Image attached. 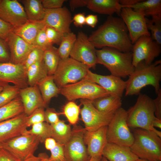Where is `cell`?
I'll use <instances>...</instances> for the list:
<instances>
[{
    "label": "cell",
    "mask_w": 161,
    "mask_h": 161,
    "mask_svg": "<svg viewBox=\"0 0 161 161\" xmlns=\"http://www.w3.org/2000/svg\"><path fill=\"white\" fill-rule=\"evenodd\" d=\"M60 114L54 108L47 107L44 111L45 122L50 125L55 124L60 120Z\"/></svg>",
    "instance_id": "ee69618b"
},
{
    "label": "cell",
    "mask_w": 161,
    "mask_h": 161,
    "mask_svg": "<svg viewBox=\"0 0 161 161\" xmlns=\"http://www.w3.org/2000/svg\"><path fill=\"white\" fill-rule=\"evenodd\" d=\"M9 49L5 40L0 38V63L10 62Z\"/></svg>",
    "instance_id": "f6af8a7d"
},
{
    "label": "cell",
    "mask_w": 161,
    "mask_h": 161,
    "mask_svg": "<svg viewBox=\"0 0 161 161\" xmlns=\"http://www.w3.org/2000/svg\"><path fill=\"white\" fill-rule=\"evenodd\" d=\"M100 161H108L106 158L102 157Z\"/></svg>",
    "instance_id": "6125c7cd"
},
{
    "label": "cell",
    "mask_w": 161,
    "mask_h": 161,
    "mask_svg": "<svg viewBox=\"0 0 161 161\" xmlns=\"http://www.w3.org/2000/svg\"><path fill=\"white\" fill-rule=\"evenodd\" d=\"M40 159V161H50L49 159V156L46 153H39L38 156Z\"/></svg>",
    "instance_id": "9f6ffc18"
},
{
    "label": "cell",
    "mask_w": 161,
    "mask_h": 161,
    "mask_svg": "<svg viewBox=\"0 0 161 161\" xmlns=\"http://www.w3.org/2000/svg\"><path fill=\"white\" fill-rule=\"evenodd\" d=\"M153 126L154 127L161 128V119H160L156 117L154 119L152 123Z\"/></svg>",
    "instance_id": "6f0895ef"
},
{
    "label": "cell",
    "mask_w": 161,
    "mask_h": 161,
    "mask_svg": "<svg viewBox=\"0 0 161 161\" xmlns=\"http://www.w3.org/2000/svg\"><path fill=\"white\" fill-rule=\"evenodd\" d=\"M27 118V116L24 112L0 122V143L26 132Z\"/></svg>",
    "instance_id": "ffe728a7"
},
{
    "label": "cell",
    "mask_w": 161,
    "mask_h": 161,
    "mask_svg": "<svg viewBox=\"0 0 161 161\" xmlns=\"http://www.w3.org/2000/svg\"><path fill=\"white\" fill-rule=\"evenodd\" d=\"M3 148V146H2V143H0V148Z\"/></svg>",
    "instance_id": "e7e4bbea"
},
{
    "label": "cell",
    "mask_w": 161,
    "mask_h": 161,
    "mask_svg": "<svg viewBox=\"0 0 161 161\" xmlns=\"http://www.w3.org/2000/svg\"><path fill=\"white\" fill-rule=\"evenodd\" d=\"M37 85L47 106L52 98L60 94V89L55 83L53 75H48L40 81Z\"/></svg>",
    "instance_id": "484cf974"
},
{
    "label": "cell",
    "mask_w": 161,
    "mask_h": 161,
    "mask_svg": "<svg viewBox=\"0 0 161 161\" xmlns=\"http://www.w3.org/2000/svg\"><path fill=\"white\" fill-rule=\"evenodd\" d=\"M65 0H41L45 9H53L62 7Z\"/></svg>",
    "instance_id": "7dc6e473"
},
{
    "label": "cell",
    "mask_w": 161,
    "mask_h": 161,
    "mask_svg": "<svg viewBox=\"0 0 161 161\" xmlns=\"http://www.w3.org/2000/svg\"><path fill=\"white\" fill-rule=\"evenodd\" d=\"M19 96L24 107V113L27 116L36 109L40 108H45L47 106L37 85L20 89Z\"/></svg>",
    "instance_id": "7402d4cb"
},
{
    "label": "cell",
    "mask_w": 161,
    "mask_h": 161,
    "mask_svg": "<svg viewBox=\"0 0 161 161\" xmlns=\"http://www.w3.org/2000/svg\"><path fill=\"white\" fill-rule=\"evenodd\" d=\"M20 89L14 85H7L0 92V107L10 103L19 96Z\"/></svg>",
    "instance_id": "74e56055"
},
{
    "label": "cell",
    "mask_w": 161,
    "mask_h": 161,
    "mask_svg": "<svg viewBox=\"0 0 161 161\" xmlns=\"http://www.w3.org/2000/svg\"><path fill=\"white\" fill-rule=\"evenodd\" d=\"M46 26L39 32L32 44L34 47L42 50L47 49L53 46L49 41L45 32Z\"/></svg>",
    "instance_id": "f35d334b"
},
{
    "label": "cell",
    "mask_w": 161,
    "mask_h": 161,
    "mask_svg": "<svg viewBox=\"0 0 161 161\" xmlns=\"http://www.w3.org/2000/svg\"><path fill=\"white\" fill-rule=\"evenodd\" d=\"M102 157V156L92 157L88 161H100Z\"/></svg>",
    "instance_id": "91938a15"
},
{
    "label": "cell",
    "mask_w": 161,
    "mask_h": 161,
    "mask_svg": "<svg viewBox=\"0 0 161 161\" xmlns=\"http://www.w3.org/2000/svg\"><path fill=\"white\" fill-rule=\"evenodd\" d=\"M50 125L52 131V137L57 143L64 145L71 135L72 130L70 125L66 124L64 120H60L56 123Z\"/></svg>",
    "instance_id": "1f68e13d"
},
{
    "label": "cell",
    "mask_w": 161,
    "mask_h": 161,
    "mask_svg": "<svg viewBox=\"0 0 161 161\" xmlns=\"http://www.w3.org/2000/svg\"><path fill=\"white\" fill-rule=\"evenodd\" d=\"M98 21L97 15L89 14L86 17V24L94 28L96 26Z\"/></svg>",
    "instance_id": "f5cc1de1"
},
{
    "label": "cell",
    "mask_w": 161,
    "mask_h": 161,
    "mask_svg": "<svg viewBox=\"0 0 161 161\" xmlns=\"http://www.w3.org/2000/svg\"><path fill=\"white\" fill-rule=\"evenodd\" d=\"M88 0H70L69 1L71 10L73 11L78 7L86 6Z\"/></svg>",
    "instance_id": "816d5d0a"
},
{
    "label": "cell",
    "mask_w": 161,
    "mask_h": 161,
    "mask_svg": "<svg viewBox=\"0 0 161 161\" xmlns=\"http://www.w3.org/2000/svg\"><path fill=\"white\" fill-rule=\"evenodd\" d=\"M86 7L94 12L109 16L115 13L120 16L122 8L119 0H88Z\"/></svg>",
    "instance_id": "cb8c5ba5"
},
{
    "label": "cell",
    "mask_w": 161,
    "mask_h": 161,
    "mask_svg": "<svg viewBox=\"0 0 161 161\" xmlns=\"http://www.w3.org/2000/svg\"><path fill=\"white\" fill-rule=\"evenodd\" d=\"M80 105H78L73 101H69L62 109L61 114L64 115L70 125H76L79 119L80 113Z\"/></svg>",
    "instance_id": "e575fe53"
},
{
    "label": "cell",
    "mask_w": 161,
    "mask_h": 161,
    "mask_svg": "<svg viewBox=\"0 0 161 161\" xmlns=\"http://www.w3.org/2000/svg\"><path fill=\"white\" fill-rule=\"evenodd\" d=\"M43 20L46 26L55 29L64 35L71 32L70 25L72 22L71 14L65 7L45 9Z\"/></svg>",
    "instance_id": "e0dca14e"
},
{
    "label": "cell",
    "mask_w": 161,
    "mask_h": 161,
    "mask_svg": "<svg viewBox=\"0 0 161 161\" xmlns=\"http://www.w3.org/2000/svg\"><path fill=\"white\" fill-rule=\"evenodd\" d=\"M46 26L43 20H28L22 25L14 28L13 32L32 45L39 32Z\"/></svg>",
    "instance_id": "d4e9b609"
},
{
    "label": "cell",
    "mask_w": 161,
    "mask_h": 161,
    "mask_svg": "<svg viewBox=\"0 0 161 161\" xmlns=\"http://www.w3.org/2000/svg\"><path fill=\"white\" fill-rule=\"evenodd\" d=\"M24 161H40V159L38 156L33 155L30 156Z\"/></svg>",
    "instance_id": "680465c9"
},
{
    "label": "cell",
    "mask_w": 161,
    "mask_h": 161,
    "mask_svg": "<svg viewBox=\"0 0 161 161\" xmlns=\"http://www.w3.org/2000/svg\"><path fill=\"white\" fill-rule=\"evenodd\" d=\"M44 143L46 148L49 151L54 147L57 143L55 140L52 137L46 139Z\"/></svg>",
    "instance_id": "db71d44e"
},
{
    "label": "cell",
    "mask_w": 161,
    "mask_h": 161,
    "mask_svg": "<svg viewBox=\"0 0 161 161\" xmlns=\"http://www.w3.org/2000/svg\"><path fill=\"white\" fill-rule=\"evenodd\" d=\"M71 137L64 145L65 161H88L89 155L84 141V128L74 125Z\"/></svg>",
    "instance_id": "7c38bea8"
},
{
    "label": "cell",
    "mask_w": 161,
    "mask_h": 161,
    "mask_svg": "<svg viewBox=\"0 0 161 161\" xmlns=\"http://www.w3.org/2000/svg\"><path fill=\"white\" fill-rule=\"evenodd\" d=\"M61 59L57 48L54 46L44 51L43 60L47 69L48 75H54Z\"/></svg>",
    "instance_id": "d6a6232c"
},
{
    "label": "cell",
    "mask_w": 161,
    "mask_h": 161,
    "mask_svg": "<svg viewBox=\"0 0 161 161\" xmlns=\"http://www.w3.org/2000/svg\"><path fill=\"white\" fill-rule=\"evenodd\" d=\"M0 161H20L6 149L0 148Z\"/></svg>",
    "instance_id": "681fc988"
},
{
    "label": "cell",
    "mask_w": 161,
    "mask_h": 161,
    "mask_svg": "<svg viewBox=\"0 0 161 161\" xmlns=\"http://www.w3.org/2000/svg\"><path fill=\"white\" fill-rule=\"evenodd\" d=\"M0 18L15 28L22 25L28 20L23 6L17 0H1Z\"/></svg>",
    "instance_id": "2e32d148"
},
{
    "label": "cell",
    "mask_w": 161,
    "mask_h": 161,
    "mask_svg": "<svg viewBox=\"0 0 161 161\" xmlns=\"http://www.w3.org/2000/svg\"><path fill=\"white\" fill-rule=\"evenodd\" d=\"M98 110L103 112H115L121 107V98L116 95H109L91 101Z\"/></svg>",
    "instance_id": "f546056e"
},
{
    "label": "cell",
    "mask_w": 161,
    "mask_h": 161,
    "mask_svg": "<svg viewBox=\"0 0 161 161\" xmlns=\"http://www.w3.org/2000/svg\"><path fill=\"white\" fill-rule=\"evenodd\" d=\"M130 7L134 10L143 13L144 16L151 18L161 17V0H142Z\"/></svg>",
    "instance_id": "f1b7e54d"
},
{
    "label": "cell",
    "mask_w": 161,
    "mask_h": 161,
    "mask_svg": "<svg viewBox=\"0 0 161 161\" xmlns=\"http://www.w3.org/2000/svg\"><path fill=\"white\" fill-rule=\"evenodd\" d=\"M102 155L108 161H134L139 158L129 147L108 142L103 151Z\"/></svg>",
    "instance_id": "603a6c76"
},
{
    "label": "cell",
    "mask_w": 161,
    "mask_h": 161,
    "mask_svg": "<svg viewBox=\"0 0 161 161\" xmlns=\"http://www.w3.org/2000/svg\"><path fill=\"white\" fill-rule=\"evenodd\" d=\"M134 161H149L139 158L138 159H137V160H135Z\"/></svg>",
    "instance_id": "94428289"
},
{
    "label": "cell",
    "mask_w": 161,
    "mask_h": 161,
    "mask_svg": "<svg viewBox=\"0 0 161 161\" xmlns=\"http://www.w3.org/2000/svg\"><path fill=\"white\" fill-rule=\"evenodd\" d=\"M44 52L42 50L35 47L31 51L23 63L26 71L30 65L36 62L43 60Z\"/></svg>",
    "instance_id": "ab89813d"
},
{
    "label": "cell",
    "mask_w": 161,
    "mask_h": 161,
    "mask_svg": "<svg viewBox=\"0 0 161 161\" xmlns=\"http://www.w3.org/2000/svg\"><path fill=\"white\" fill-rule=\"evenodd\" d=\"M161 45L152 38L151 35H143L133 44L132 50V64L135 67L140 62L147 64L152 63L161 52Z\"/></svg>",
    "instance_id": "8fae6325"
},
{
    "label": "cell",
    "mask_w": 161,
    "mask_h": 161,
    "mask_svg": "<svg viewBox=\"0 0 161 161\" xmlns=\"http://www.w3.org/2000/svg\"><path fill=\"white\" fill-rule=\"evenodd\" d=\"M51 155L49 157L50 161H65L64 145L57 143L56 145L50 150Z\"/></svg>",
    "instance_id": "7bdbcfd3"
},
{
    "label": "cell",
    "mask_w": 161,
    "mask_h": 161,
    "mask_svg": "<svg viewBox=\"0 0 161 161\" xmlns=\"http://www.w3.org/2000/svg\"><path fill=\"white\" fill-rule=\"evenodd\" d=\"M29 133L36 135L40 139L41 143H44L47 138L52 137V129L51 125L45 122L36 123L32 125Z\"/></svg>",
    "instance_id": "d590c367"
},
{
    "label": "cell",
    "mask_w": 161,
    "mask_h": 161,
    "mask_svg": "<svg viewBox=\"0 0 161 161\" xmlns=\"http://www.w3.org/2000/svg\"><path fill=\"white\" fill-rule=\"evenodd\" d=\"M95 48L83 32H78L70 54V58L80 62L89 68L95 69L97 64Z\"/></svg>",
    "instance_id": "4fadbf2b"
},
{
    "label": "cell",
    "mask_w": 161,
    "mask_h": 161,
    "mask_svg": "<svg viewBox=\"0 0 161 161\" xmlns=\"http://www.w3.org/2000/svg\"><path fill=\"white\" fill-rule=\"evenodd\" d=\"M157 97L153 100L155 116L157 118L161 119V89L157 94Z\"/></svg>",
    "instance_id": "c3c4849f"
},
{
    "label": "cell",
    "mask_w": 161,
    "mask_h": 161,
    "mask_svg": "<svg viewBox=\"0 0 161 161\" xmlns=\"http://www.w3.org/2000/svg\"><path fill=\"white\" fill-rule=\"evenodd\" d=\"M141 0H119L120 4L122 7H129L141 1Z\"/></svg>",
    "instance_id": "11a10c76"
},
{
    "label": "cell",
    "mask_w": 161,
    "mask_h": 161,
    "mask_svg": "<svg viewBox=\"0 0 161 161\" xmlns=\"http://www.w3.org/2000/svg\"><path fill=\"white\" fill-rule=\"evenodd\" d=\"M148 29L151 32V37L154 40L161 44V17H154L149 19L145 18Z\"/></svg>",
    "instance_id": "8d00e7d4"
},
{
    "label": "cell",
    "mask_w": 161,
    "mask_h": 161,
    "mask_svg": "<svg viewBox=\"0 0 161 161\" xmlns=\"http://www.w3.org/2000/svg\"><path fill=\"white\" fill-rule=\"evenodd\" d=\"M60 94L69 101L78 99L93 101L111 95L99 85L85 78L64 86L60 89Z\"/></svg>",
    "instance_id": "8992f818"
},
{
    "label": "cell",
    "mask_w": 161,
    "mask_h": 161,
    "mask_svg": "<svg viewBox=\"0 0 161 161\" xmlns=\"http://www.w3.org/2000/svg\"><path fill=\"white\" fill-rule=\"evenodd\" d=\"M95 48L109 47L123 52L132 51L133 44L127 27L121 18L109 16L104 23L88 37Z\"/></svg>",
    "instance_id": "6da1fadb"
},
{
    "label": "cell",
    "mask_w": 161,
    "mask_h": 161,
    "mask_svg": "<svg viewBox=\"0 0 161 161\" xmlns=\"http://www.w3.org/2000/svg\"><path fill=\"white\" fill-rule=\"evenodd\" d=\"M26 72L29 86L37 85L40 81L48 75L47 69L43 60L30 65Z\"/></svg>",
    "instance_id": "83f0119b"
},
{
    "label": "cell",
    "mask_w": 161,
    "mask_h": 161,
    "mask_svg": "<svg viewBox=\"0 0 161 161\" xmlns=\"http://www.w3.org/2000/svg\"><path fill=\"white\" fill-rule=\"evenodd\" d=\"M15 27L9 23L0 18V38L5 40L9 34L13 32Z\"/></svg>",
    "instance_id": "bcb514c9"
},
{
    "label": "cell",
    "mask_w": 161,
    "mask_h": 161,
    "mask_svg": "<svg viewBox=\"0 0 161 161\" xmlns=\"http://www.w3.org/2000/svg\"><path fill=\"white\" fill-rule=\"evenodd\" d=\"M89 69L84 64L70 57L61 59L53 75L54 81L61 89L85 78Z\"/></svg>",
    "instance_id": "52a82bcc"
},
{
    "label": "cell",
    "mask_w": 161,
    "mask_h": 161,
    "mask_svg": "<svg viewBox=\"0 0 161 161\" xmlns=\"http://www.w3.org/2000/svg\"><path fill=\"white\" fill-rule=\"evenodd\" d=\"M81 119L83 122L84 129L87 131H95L100 128L108 126L113 117L115 112H105L97 109L91 101L80 99Z\"/></svg>",
    "instance_id": "30bf717a"
},
{
    "label": "cell",
    "mask_w": 161,
    "mask_h": 161,
    "mask_svg": "<svg viewBox=\"0 0 161 161\" xmlns=\"http://www.w3.org/2000/svg\"><path fill=\"white\" fill-rule=\"evenodd\" d=\"M99 85L111 95L121 98L125 90L126 82L121 78L111 75H104L92 72L89 69L85 78Z\"/></svg>",
    "instance_id": "ac0fdd59"
},
{
    "label": "cell",
    "mask_w": 161,
    "mask_h": 161,
    "mask_svg": "<svg viewBox=\"0 0 161 161\" xmlns=\"http://www.w3.org/2000/svg\"><path fill=\"white\" fill-rule=\"evenodd\" d=\"M126 81V96L139 95L141 89L148 85L152 86L157 94L160 89L161 79V61L147 64L140 62Z\"/></svg>",
    "instance_id": "7a4b0ae2"
},
{
    "label": "cell",
    "mask_w": 161,
    "mask_h": 161,
    "mask_svg": "<svg viewBox=\"0 0 161 161\" xmlns=\"http://www.w3.org/2000/svg\"><path fill=\"white\" fill-rule=\"evenodd\" d=\"M133 144L130 147L139 158L149 161H161V139L154 132L133 129Z\"/></svg>",
    "instance_id": "5b68a950"
},
{
    "label": "cell",
    "mask_w": 161,
    "mask_h": 161,
    "mask_svg": "<svg viewBox=\"0 0 161 161\" xmlns=\"http://www.w3.org/2000/svg\"><path fill=\"white\" fill-rule=\"evenodd\" d=\"M45 32L49 41L52 45L56 44L59 45L65 35L55 29L46 25Z\"/></svg>",
    "instance_id": "b9f144b4"
},
{
    "label": "cell",
    "mask_w": 161,
    "mask_h": 161,
    "mask_svg": "<svg viewBox=\"0 0 161 161\" xmlns=\"http://www.w3.org/2000/svg\"><path fill=\"white\" fill-rule=\"evenodd\" d=\"M120 16L127 27L133 44L143 35H151L147 27L145 16L142 13L130 7H123Z\"/></svg>",
    "instance_id": "5bb4252c"
},
{
    "label": "cell",
    "mask_w": 161,
    "mask_h": 161,
    "mask_svg": "<svg viewBox=\"0 0 161 161\" xmlns=\"http://www.w3.org/2000/svg\"><path fill=\"white\" fill-rule=\"evenodd\" d=\"M23 4L28 20L39 21L43 20L45 15L41 0H19Z\"/></svg>",
    "instance_id": "4316f807"
},
{
    "label": "cell",
    "mask_w": 161,
    "mask_h": 161,
    "mask_svg": "<svg viewBox=\"0 0 161 161\" xmlns=\"http://www.w3.org/2000/svg\"><path fill=\"white\" fill-rule=\"evenodd\" d=\"M1 0H0V3L1 2Z\"/></svg>",
    "instance_id": "03108f58"
},
{
    "label": "cell",
    "mask_w": 161,
    "mask_h": 161,
    "mask_svg": "<svg viewBox=\"0 0 161 161\" xmlns=\"http://www.w3.org/2000/svg\"><path fill=\"white\" fill-rule=\"evenodd\" d=\"M3 86L0 84V92L2 90L3 88Z\"/></svg>",
    "instance_id": "be15d7a7"
},
{
    "label": "cell",
    "mask_w": 161,
    "mask_h": 161,
    "mask_svg": "<svg viewBox=\"0 0 161 161\" xmlns=\"http://www.w3.org/2000/svg\"><path fill=\"white\" fill-rule=\"evenodd\" d=\"M107 126H102L92 131L85 130L84 141L89 155L90 157L102 156L103 151L108 143L106 137Z\"/></svg>",
    "instance_id": "44dd1931"
},
{
    "label": "cell",
    "mask_w": 161,
    "mask_h": 161,
    "mask_svg": "<svg viewBox=\"0 0 161 161\" xmlns=\"http://www.w3.org/2000/svg\"><path fill=\"white\" fill-rule=\"evenodd\" d=\"M24 112L23 104L18 96L10 103L0 107V122L12 118Z\"/></svg>",
    "instance_id": "4dcf8cb0"
},
{
    "label": "cell",
    "mask_w": 161,
    "mask_h": 161,
    "mask_svg": "<svg viewBox=\"0 0 161 161\" xmlns=\"http://www.w3.org/2000/svg\"><path fill=\"white\" fill-rule=\"evenodd\" d=\"M86 16L83 13L75 14L72 19L74 25L77 27H82L86 24Z\"/></svg>",
    "instance_id": "f907efd6"
},
{
    "label": "cell",
    "mask_w": 161,
    "mask_h": 161,
    "mask_svg": "<svg viewBox=\"0 0 161 161\" xmlns=\"http://www.w3.org/2000/svg\"><path fill=\"white\" fill-rule=\"evenodd\" d=\"M41 140L38 137L27 131L2 143L3 148L20 161H24L34 155Z\"/></svg>",
    "instance_id": "9c48e42d"
},
{
    "label": "cell",
    "mask_w": 161,
    "mask_h": 161,
    "mask_svg": "<svg viewBox=\"0 0 161 161\" xmlns=\"http://www.w3.org/2000/svg\"><path fill=\"white\" fill-rule=\"evenodd\" d=\"M76 38V35L72 32L64 36L57 48L58 52L61 59L69 57Z\"/></svg>",
    "instance_id": "836d02e7"
},
{
    "label": "cell",
    "mask_w": 161,
    "mask_h": 161,
    "mask_svg": "<svg viewBox=\"0 0 161 161\" xmlns=\"http://www.w3.org/2000/svg\"><path fill=\"white\" fill-rule=\"evenodd\" d=\"M5 40L10 53V62L14 64H23L29 53L34 48L33 45L27 42L13 32L9 34Z\"/></svg>",
    "instance_id": "d6986e66"
},
{
    "label": "cell",
    "mask_w": 161,
    "mask_h": 161,
    "mask_svg": "<svg viewBox=\"0 0 161 161\" xmlns=\"http://www.w3.org/2000/svg\"><path fill=\"white\" fill-rule=\"evenodd\" d=\"M127 111L121 107L115 112L107 127L106 137L108 143L130 147L134 137L127 123Z\"/></svg>",
    "instance_id": "ba28073f"
},
{
    "label": "cell",
    "mask_w": 161,
    "mask_h": 161,
    "mask_svg": "<svg viewBox=\"0 0 161 161\" xmlns=\"http://www.w3.org/2000/svg\"><path fill=\"white\" fill-rule=\"evenodd\" d=\"M10 83L20 89L29 86L26 70L23 64L0 63V84L4 86Z\"/></svg>",
    "instance_id": "9a60e30c"
},
{
    "label": "cell",
    "mask_w": 161,
    "mask_h": 161,
    "mask_svg": "<svg viewBox=\"0 0 161 161\" xmlns=\"http://www.w3.org/2000/svg\"><path fill=\"white\" fill-rule=\"evenodd\" d=\"M44 108H40L35 110L27 116L26 125L27 127L34 124L45 122Z\"/></svg>",
    "instance_id": "60d3db41"
},
{
    "label": "cell",
    "mask_w": 161,
    "mask_h": 161,
    "mask_svg": "<svg viewBox=\"0 0 161 161\" xmlns=\"http://www.w3.org/2000/svg\"><path fill=\"white\" fill-rule=\"evenodd\" d=\"M138 95L134 105L127 111L128 126L153 131L161 138V132L152 125L156 117L153 100L146 94L140 93Z\"/></svg>",
    "instance_id": "277c9868"
},
{
    "label": "cell",
    "mask_w": 161,
    "mask_h": 161,
    "mask_svg": "<svg viewBox=\"0 0 161 161\" xmlns=\"http://www.w3.org/2000/svg\"><path fill=\"white\" fill-rule=\"evenodd\" d=\"M96 54L97 64L104 66L112 75L125 78L134 71L132 52H124L114 48L104 47L96 49Z\"/></svg>",
    "instance_id": "3957f363"
}]
</instances>
